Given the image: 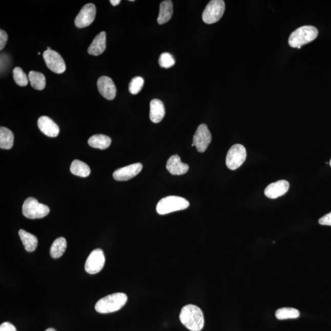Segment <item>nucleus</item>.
Masks as SVG:
<instances>
[{"instance_id": "nucleus-1", "label": "nucleus", "mask_w": 331, "mask_h": 331, "mask_svg": "<svg viewBox=\"0 0 331 331\" xmlns=\"http://www.w3.org/2000/svg\"><path fill=\"white\" fill-rule=\"evenodd\" d=\"M183 325L191 331H200L204 326V317L201 309L195 305L189 304L182 308L179 315Z\"/></svg>"}, {"instance_id": "nucleus-2", "label": "nucleus", "mask_w": 331, "mask_h": 331, "mask_svg": "<svg viewBox=\"0 0 331 331\" xmlns=\"http://www.w3.org/2000/svg\"><path fill=\"white\" fill-rule=\"evenodd\" d=\"M127 300V296L125 293H114L99 299L95 305V310L100 314L112 313L122 308Z\"/></svg>"}, {"instance_id": "nucleus-3", "label": "nucleus", "mask_w": 331, "mask_h": 331, "mask_svg": "<svg viewBox=\"0 0 331 331\" xmlns=\"http://www.w3.org/2000/svg\"><path fill=\"white\" fill-rule=\"evenodd\" d=\"M318 31L314 26H305L298 28L289 37L288 44L292 48H298L316 39Z\"/></svg>"}, {"instance_id": "nucleus-4", "label": "nucleus", "mask_w": 331, "mask_h": 331, "mask_svg": "<svg viewBox=\"0 0 331 331\" xmlns=\"http://www.w3.org/2000/svg\"><path fill=\"white\" fill-rule=\"evenodd\" d=\"M190 203L185 198L180 196H170L161 199L157 205V212L160 215L182 211L188 208Z\"/></svg>"}, {"instance_id": "nucleus-5", "label": "nucleus", "mask_w": 331, "mask_h": 331, "mask_svg": "<svg viewBox=\"0 0 331 331\" xmlns=\"http://www.w3.org/2000/svg\"><path fill=\"white\" fill-rule=\"evenodd\" d=\"M48 206L39 203L34 198L26 199L23 206V213L25 217L30 219H38L47 216L49 214Z\"/></svg>"}, {"instance_id": "nucleus-6", "label": "nucleus", "mask_w": 331, "mask_h": 331, "mask_svg": "<svg viewBox=\"0 0 331 331\" xmlns=\"http://www.w3.org/2000/svg\"><path fill=\"white\" fill-rule=\"evenodd\" d=\"M224 11L225 3L223 0H212L203 11L202 20L207 24L216 23L222 17Z\"/></svg>"}, {"instance_id": "nucleus-7", "label": "nucleus", "mask_w": 331, "mask_h": 331, "mask_svg": "<svg viewBox=\"0 0 331 331\" xmlns=\"http://www.w3.org/2000/svg\"><path fill=\"white\" fill-rule=\"evenodd\" d=\"M246 157V152L244 146L241 144L233 146L226 155L227 167L231 170H237L244 163Z\"/></svg>"}, {"instance_id": "nucleus-8", "label": "nucleus", "mask_w": 331, "mask_h": 331, "mask_svg": "<svg viewBox=\"0 0 331 331\" xmlns=\"http://www.w3.org/2000/svg\"><path fill=\"white\" fill-rule=\"evenodd\" d=\"M105 261L104 252L101 249H95L90 253L87 259L85 270L90 274H97L104 267Z\"/></svg>"}, {"instance_id": "nucleus-9", "label": "nucleus", "mask_w": 331, "mask_h": 331, "mask_svg": "<svg viewBox=\"0 0 331 331\" xmlns=\"http://www.w3.org/2000/svg\"><path fill=\"white\" fill-rule=\"evenodd\" d=\"M43 58L46 66L54 73L61 74L66 70L64 58L58 52L53 50H46L43 53Z\"/></svg>"}, {"instance_id": "nucleus-10", "label": "nucleus", "mask_w": 331, "mask_h": 331, "mask_svg": "<svg viewBox=\"0 0 331 331\" xmlns=\"http://www.w3.org/2000/svg\"><path fill=\"white\" fill-rule=\"evenodd\" d=\"M212 140L210 131L205 124H201L193 136V143L199 152H204L207 150Z\"/></svg>"}, {"instance_id": "nucleus-11", "label": "nucleus", "mask_w": 331, "mask_h": 331, "mask_svg": "<svg viewBox=\"0 0 331 331\" xmlns=\"http://www.w3.org/2000/svg\"><path fill=\"white\" fill-rule=\"evenodd\" d=\"M96 13L95 5L89 3L81 9L79 13L75 18V25L77 28L82 29L90 26L94 21Z\"/></svg>"}, {"instance_id": "nucleus-12", "label": "nucleus", "mask_w": 331, "mask_h": 331, "mask_svg": "<svg viewBox=\"0 0 331 331\" xmlns=\"http://www.w3.org/2000/svg\"><path fill=\"white\" fill-rule=\"evenodd\" d=\"M142 170L140 163H134L118 169L113 174V177L117 181H127L137 176Z\"/></svg>"}, {"instance_id": "nucleus-13", "label": "nucleus", "mask_w": 331, "mask_h": 331, "mask_svg": "<svg viewBox=\"0 0 331 331\" xmlns=\"http://www.w3.org/2000/svg\"><path fill=\"white\" fill-rule=\"evenodd\" d=\"M97 87L100 94L108 100L114 99L116 95V87L111 78L102 76L97 82Z\"/></svg>"}, {"instance_id": "nucleus-14", "label": "nucleus", "mask_w": 331, "mask_h": 331, "mask_svg": "<svg viewBox=\"0 0 331 331\" xmlns=\"http://www.w3.org/2000/svg\"><path fill=\"white\" fill-rule=\"evenodd\" d=\"M289 183L288 181L281 180L272 183L264 190V195L270 199H276L285 194L288 191Z\"/></svg>"}, {"instance_id": "nucleus-15", "label": "nucleus", "mask_w": 331, "mask_h": 331, "mask_svg": "<svg viewBox=\"0 0 331 331\" xmlns=\"http://www.w3.org/2000/svg\"><path fill=\"white\" fill-rule=\"evenodd\" d=\"M37 126L40 132L49 137H55L58 135L60 129L51 118L47 116L40 117L37 121Z\"/></svg>"}, {"instance_id": "nucleus-16", "label": "nucleus", "mask_w": 331, "mask_h": 331, "mask_svg": "<svg viewBox=\"0 0 331 331\" xmlns=\"http://www.w3.org/2000/svg\"><path fill=\"white\" fill-rule=\"evenodd\" d=\"M167 169L171 174L180 176L187 173L189 170V167L188 164L181 161L179 155H174L169 158L167 163Z\"/></svg>"}, {"instance_id": "nucleus-17", "label": "nucleus", "mask_w": 331, "mask_h": 331, "mask_svg": "<svg viewBox=\"0 0 331 331\" xmlns=\"http://www.w3.org/2000/svg\"><path fill=\"white\" fill-rule=\"evenodd\" d=\"M166 114L164 106L160 99H152L150 103V119L158 123L163 119Z\"/></svg>"}, {"instance_id": "nucleus-18", "label": "nucleus", "mask_w": 331, "mask_h": 331, "mask_svg": "<svg viewBox=\"0 0 331 331\" xmlns=\"http://www.w3.org/2000/svg\"><path fill=\"white\" fill-rule=\"evenodd\" d=\"M106 49V33L101 32L93 39L89 46L88 53L90 55L98 56L102 54Z\"/></svg>"}, {"instance_id": "nucleus-19", "label": "nucleus", "mask_w": 331, "mask_h": 331, "mask_svg": "<svg viewBox=\"0 0 331 331\" xmlns=\"http://www.w3.org/2000/svg\"><path fill=\"white\" fill-rule=\"evenodd\" d=\"M173 14V2L167 0L161 2L160 6V12L157 18L158 23L163 25L167 23L172 17Z\"/></svg>"}, {"instance_id": "nucleus-20", "label": "nucleus", "mask_w": 331, "mask_h": 331, "mask_svg": "<svg viewBox=\"0 0 331 331\" xmlns=\"http://www.w3.org/2000/svg\"><path fill=\"white\" fill-rule=\"evenodd\" d=\"M18 235L20 237L22 242L23 243L25 249L29 252H32L35 251L37 246V237L33 234L28 233L24 230H20L18 232Z\"/></svg>"}, {"instance_id": "nucleus-21", "label": "nucleus", "mask_w": 331, "mask_h": 331, "mask_svg": "<svg viewBox=\"0 0 331 331\" xmlns=\"http://www.w3.org/2000/svg\"><path fill=\"white\" fill-rule=\"evenodd\" d=\"M112 140L108 136L104 134H95L90 137L88 140V143L92 148L105 150L110 146Z\"/></svg>"}, {"instance_id": "nucleus-22", "label": "nucleus", "mask_w": 331, "mask_h": 331, "mask_svg": "<svg viewBox=\"0 0 331 331\" xmlns=\"http://www.w3.org/2000/svg\"><path fill=\"white\" fill-rule=\"evenodd\" d=\"M67 248V240L64 237H58L54 240L50 250V255L54 259L60 258Z\"/></svg>"}, {"instance_id": "nucleus-23", "label": "nucleus", "mask_w": 331, "mask_h": 331, "mask_svg": "<svg viewBox=\"0 0 331 331\" xmlns=\"http://www.w3.org/2000/svg\"><path fill=\"white\" fill-rule=\"evenodd\" d=\"M14 134L7 128H0V148L11 149L14 144Z\"/></svg>"}, {"instance_id": "nucleus-24", "label": "nucleus", "mask_w": 331, "mask_h": 331, "mask_svg": "<svg viewBox=\"0 0 331 331\" xmlns=\"http://www.w3.org/2000/svg\"><path fill=\"white\" fill-rule=\"evenodd\" d=\"M70 171L75 176L86 177L89 176L91 170L86 163L80 160H75L71 163Z\"/></svg>"}, {"instance_id": "nucleus-25", "label": "nucleus", "mask_w": 331, "mask_h": 331, "mask_svg": "<svg viewBox=\"0 0 331 331\" xmlns=\"http://www.w3.org/2000/svg\"><path fill=\"white\" fill-rule=\"evenodd\" d=\"M29 79L31 86L34 89L42 90L46 87V77L45 75L39 72L32 71L29 74Z\"/></svg>"}, {"instance_id": "nucleus-26", "label": "nucleus", "mask_w": 331, "mask_h": 331, "mask_svg": "<svg viewBox=\"0 0 331 331\" xmlns=\"http://www.w3.org/2000/svg\"><path fill=\"white\" fill-rule=\"evenodd\" d=\"M300 316V312L297 309L290 307H284L278 309L276 312V317L278 320L296 319Z\"/></svg>"}, {"instance_id": "nucleus-27", "label": "nucleus", "mask_w": 331, "mask_h": 331, "mask_svg": "<svg viewBox=\"0 0 331 331\" xmlns=\"http://www.w3.org/2000/svg\"><path fill=\"white\" fill-rule=\"evenodd\" d=\"M13 78L15 83L18 86L26 87L29 84V77H27L26 73L19 67H16L13 70Z\"/></svg>"}, {"instance_id": "nucleus-28", "label": "nucleus", "mask_w": 331, "mask_h": 331, "mask_svg": "<svg viewBox=\"0 0 331 331\" xmlns=\"http://www.w3.org/2000/svg\"><path fill=\"white\" fill-rule=\"evenodd\" d=\"M144 80L141 77L137 76L133 78L129 84V91L133 95H137L142 89Z\"/></svg>"}, {"instance_id": "nucleus-29", "label": "nucleus", "mask_w": 331, "mask_h": 331, "mask_svg": "<svg viewBox=\"0 0 331 331\" xmlns=\"http://www.w3.org/2000/svg\"><path fill=\"white\" fill-rule=\"evenodd\" d=\"M175 64L176 61L173 55L167 52L163 53L159 58V65L162 68H170L173 67Z\"/></svg>"}, {"instance_id": "nucleus-30", "label": "nucleus", "mask_w": 331, "mask_h": 331, "mask_svg": "<svg viewBox=\"0 0 331 331\" xmlns=\"http://www.w3.org/2000/svg\"><path fill=\"white\" fill-rule=\"evenodd\" d=\"M8 39V34L6 33L5 31L0 30V50L2 51L7 43Z\"/></svg>"}, {"instance_id": "nucleus-31", "label": "nucleus", "mask_w": 331, "mask_h": 331, "mask_svg": "<svg viewBox=\"0 0 331 331\" xmlns=\"http://www.w3.org/2000/svg\"><path fill=\"white\" fill-rule=\"evenodd\" d=\"M318 222H319L321 225L331 226V212L324 215L323 217H321L319 221H318Z\"/></svg>"}, {"instance_id": "nucleus-32", "label": "nucleus", "mask_w": 331, "mask_h": 331, "mask_svg": "<svg viewBox=\"0 0 331 331\" xmlns=\"http://www.w3.org/2000/svg\"><path fill=\"white\" fill-rule=\"evenodd\" d=\"M0 331H17L13 324L9 322L3 323L0 326Z\"/></svg>"}, {"instance_id": "nucleus-33", "label": "nucleus", "mask_w": 331, "mask_h": 331, "mask_svg": "<svg viewBox=\"0 0 331 331\" xmlns=\"http://www.w3.org/2000/svg\"><path fill=\"white\" fill-rule=\"evenodd\" d=\"M110 2L112 6H115L119 5L121 1L120 0H111Z\"/></svg>"}, {"instance_id": "nucleus-34", "label": "nucleus", "mask_w": 331, "mask_h": 331, "mask_svg": "<svg viewBox=\"0 0 331 331\" xmlns=\"http://www.w3.org/2000/svg\"><path fill=\"white\" fill-rule=\"evenodd\" d=\"M45 331H56L54 328H49Z\"/></svg>"}, {"instance_id": "nucleus-35", "label": "nucleus", "mask_w": 331, "mask_h": 331, "mask_svg": "<svg viewBox=\"0 0 331 331\" xmlns=\"http://www.w3.org/2000/svg\"><path fill=\"white\" fill-rule=\"evenodd\" d=\"M48 50H51V48H49V47H48Z\"/></svg>"}, {"instance_id": "nucleus-36", "label": "nucleus", "mask_w": 331, "mask_h": 331, "mask_svg": "<svg viewBox=\"0 0 331 331\" xmlns=\"http://www.w3.org/2000/svg\"><path fill=\"white\" fill-rule=\"evenodd\" d=\"M329 164H330V166L331 167V159H330V162H329Z\"/></svg>"}]
</instances>
